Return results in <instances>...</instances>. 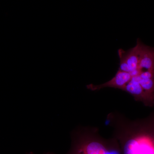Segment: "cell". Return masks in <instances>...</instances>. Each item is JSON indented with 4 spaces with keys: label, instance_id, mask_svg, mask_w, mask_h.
Returning a JSON list of instances; mask_svg holds the SVG:
<instances>
[{
    "label": "cell",
    "instance_id": "cell-4",
    "mask_svg": "<svg viewBox=\"0 0 154 154\" xmlns=\"http://www.w3.org/2000/svg\"><path fill=\"white\" fill-rule=\"evenodd\" d=\"M132 77L129 73L118 69L115 75L108 82L98 85L90 84L87 87L89 90L94 91H100L105 88H113L122 91Z\"/></svg>",
    "mask_w": 154,
    "mask_h": 154
},
{
    "label": "cell",
    "instance_id": "cell-5",
    "mask_svg": "<svg viewBox=\"0 0 154 154\" xmlns=\"http://www.w3.org/2000/svg\"><path fill=\"white\" fill-rule=\"evenodd\" d=\"M138 70L154 71V47L146 45L141 40Z\"/></svg>",
    "mask_w": 154,
    "mask_h": 154
},
{
    "label": "cell",
    "instance_id": "cell-6",
    "mask_svg": "<svg viewBox=\"0 0 154 154\" xmlns=\"http://www.w3.org/2000/svg\"><path fill=\"white\" fill-rule=\"evenodd\" d=\"M26 154H35L33 152H29L27 153ZM43 154H55L54 153L51 152H48L45 153Z\"/></svg>",
    "mask_w": 154,
    "mask_h": 154
},
{
    "label": "cell",
    "instance_id": "cell-2",
    "mask_svg": "<svg viewBox=\"0 0 154 154\" xmlns=\"http://www.w3.org/2000/svg\"><path fill=\"white\" fill-rule=\"evenodd\" d=\"M71 139L65 154H122L116 139L103 137L96 126L78 127L72 131Z\"/></svg>",
    "mask_w": 154,
    "mask_h": 154
},
{
    "label": "cell",
    "instance_id": "cell-1",
    "mask_svg": "<svg viewBox=\"0 0 154 154\" xmlns=\"http://www.w3.org/2000/svg\"><path fill=\"white\" fill-rule=\"evenodd\" d=\"M106 120L122 154H154V112L145 118L131 119L114 111Z\"/></svg>",
    "mask_w": 154,
    "mask_h": 154
},
{
    "label": "cell",
    "instance_id": "cell-3",
    "mask_svg": "<svg viewBox=\"0 0 154 154\" xmlns=\"http://www.w3.org/2000/svg\"><path fill=\"white\" fill-rule=\"evenodd\" d=\"M140 41V39L138 38L136 45L127 51H125L121 48L118 50L120 60L119 69L129 73L132 77L137 75L139 72L138 65Z\"/></svg>",
    "mask_w": 154,
    "mask_h": 154
}]
</instances>
